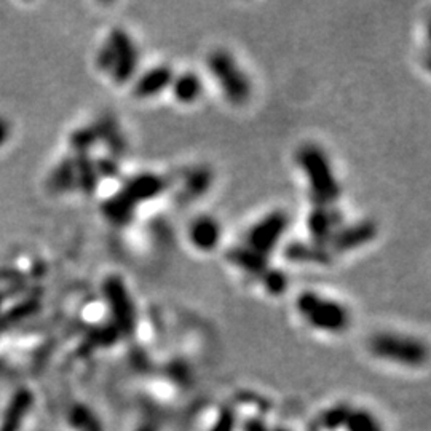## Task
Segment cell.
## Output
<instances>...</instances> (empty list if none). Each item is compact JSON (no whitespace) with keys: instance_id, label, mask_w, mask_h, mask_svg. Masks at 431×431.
Here are the masks:
<instances>
[{"instance_id":"1","label":"cell","mask_w":431,"mask_h":431,"mask_svg":"<svg viewBox=\"0 0 431 431\" xmlns=\"http://www.w3.org/2000/svg\"><path fill=\"white\" fill-rule=\"evenodd\" d=\"M298 312L308 326L327 334L344 332L350 324V313L337 300L318 293H302Z\"/></svg>"},{"instance_id":"2","label":"cell","mask_w":431,"mask_h":431,"mask_svg":"<svg viewBox=\"0 0 431 431\" xmlns=\"http://www.w3.org/2000/svg\"><path fill=\"white\" fill-rule=\"evenodd\" d=\"M369 350L383 361L420 368L427 363L428 349L422 340L396 332H378L369 342Z\"/></svg>"},{"instance_id":"3","label":"cell","mask_w":431,"mask_h":431,"mask_svg":"<svg viewBox=\"0 0 431 431\" xmlns=\"http://www.w3.org/2000/svg\"><path fill=\"white\" fill-rule=\"evenodd\" d=\"M299 165L308 178V185H310L315 200L320 204L336 200L339 185L324 152H321L317 147H305L299 153Z\"/></svg>"},{"instance_id":"4","label":"cell","mask_w":431,"mask_h":431,"mask_svg":"<svg viewBox=\"0 0 431 431\" xmlns=\"http://www.w3.org/2000/svg\"><path fill=\"white\" fill-rule=\"evenodd\" d=\"M209 70L230 101L238 102L248 98L249 82L230 55L222 53V51H216L211 55Z\"/></svg>"},{"instance_id":"5","label":"cell","mask_w":431,"mask_h":431,"mask_svg":"<svg viewBox=\"0 0 431 431\" xmlns=\"http://www.w3.org/2000/svg\"><path fill=\"white\" fill-rule=\"evenodd\" d=\"M136 51L126 34H115L102 51V62L112 70L115 79L126 80L136 66Z\"/></svg>"},{"instance_id":"6","label":"cell","mask_w":431,"mask_h":431,"mask_svg":"<svg viewBox=\"0 0 431 431\" xmlns=\"http://www.w3.org/2000/svg\"><path fill=\"white\" fill-rule=\"evenodd\" d=\"M285 229L286 216L275 213L263 217L261 222L254 225V229H251L246 240V249L262 259L263 254L267 256V253L276 246L281 235L285 234Z\"/></svg>"},{"instance_id":"7","label":"cell","mask_w":431,"mask_h":431,"mask_svg":"<svg viewBox=\"0 0 431 431\" xmlns=\"http://www.w3.org/2000/svg\"><path fill=\"white\" fill-rule=\"evenodd\" d=\"M107 299L114 310L115 323L120 327V331L131 334L134 329V323H136V320H134V308L130 302V298H128L126 293H124V288L115 280H111V283H109Z\"/></svg>"},{"instance_id":"8","label":"cell","mask_w":431,"mask_h":431,"mask_svg":"<svg viewBox=\"0 0 431 431\" xmlns=\"http://www.w3.org/2000/svg\"><path fill=\"white\" fill-rule=\"evenodd\" d=\"M32 403H34V396H32L28 388L18 390L16 393L13 395L9 408L5 410L0 431H19V428L23 425V420L32 408Z\"/></svg>"},{"instance_id":"9","label":"cell","mask_w":431,"mask_h":431,"mask_svg":"<svg viewBox=\"0 0 431 431\" xmlns=\"http://www.w3.org/2000/svg\"><path fill=\"white\" fill-rule=\"evenodd\" d=\"M219 236H221V229L217 222L209 217H200L190 229L192 243L202 251L213 249L219 241Z\"/></svg>"},{"instance_id":"10","label":"cell","mask_w":431,"mask_h":431,"mask_svg":"<svg viewBox=\"0 0 431 431\" xmlns=\"http://www.w3.org/2000/svg\"><path fill=\"white\" fill-rule=\"evenodd\" d=\"M67 420L70 427L79 431H102L99 419L85 404H75L70 408Z\"/></svg>"},{"instance_id":"11","label":"cell","mask_w":431,"mask_h":431,"mask_svg":"<svg viewBox=\"0 0 431 431\" xmlns=\"http://www.w3.org/2000/svg\"><path fill=\"white\" fill-rule=\"evenodd\" d=\"M171 82V72L166 67H158L149 70L141 82L138 83V94L139 96H153L158 92H162V88L170 85Z\"/></svg>"},{"instance_id":"12","label":"cell","mask_w":431,"mask_h":431,"mask_svg":"<svg viewBox=\"0 0 431 431\" xmlns=\"http://www.w3.org/2000/svg\"><path fill=\"white\" fill-rule=\"evenodd\" d=\"M353 408L349 406L347 403H339L334 404V406L327 408L326 410L320 414L318 420H317V427L323 428L326 431H337L340 428H344L347 417H349L350 410Z\"/></svg>"},{"instance_id":"13","label":"cell","mask_w":431,"mask_h":431,"mask_svg":"<svg viewBox=\"0 0 431 431\" xmlns=\"http://www.w3.org/2000/svg\"><path fill=\"white\" fill-rule=\"evenodd\" d=\"M345 431H383L382 423L368 409H351L344 425Z\"/></svg>"},{"instance_id":"14","label":"cell","mask_w":431,"mask_h":431,"mask_svg":"<svg viewBox=\"0 0 431 431\" xmlns=\"http://www.w3.org/2000/svg\"><path fill=\"white\" fill-rule=\"evenodd\" d=\"M202 93V83L195 75L185 74L175 82V94L179 101L192 102Z\"/></svg>"},{"instance_id":"15","label":"cell","mask_w":431,"mask_h":431,"mask_svg":"<svg viewBox=\"0 0 431 431\" xmlns=\"http://www.w3.org/2000/svg\"><path fill=\"white\" fill-rule=\"evenodd\" d=\"M332 225H334V219H332L331 213L318 211V213H315L312 216L310 229H312L315 236H318V238L326 236L332 230Z\"/></svg>"},{"instance_id":"16","label":"cell","mask_w":431,"mask_h":431,"mask_svg":"<svg viewBox=\"0 0 431 431\" xmlns=\"http://www.w3.org/2000/svg\"><path fill=\"white\" fill-rule=\"evenodd\" d=\"M238 420L236 414L231 408H224L221 413L217 414L216 420L208 431H236Z\"/></svg>"},{"instance_id":"17","label":"cell","mask_w":431,"mask_h":431,"mask_svg":"<svg viewBox=\"0 0 431 431\" xmlns=\"http://www.w3.org/2000/svg\"><path fill=\"white\" fill-rule=\"evenodd\" d=\"M241 431H270L267 422L261 419V417H249L244 420Z\"/></svg>"},{"instance_id":"18","label":"cell","mask_w":431,"mask_h":431,"mask_svg":"<svg viewBox=\"0 0 431 431\" xmlns=\"http://www.w3.org/2000/svg\"><path fill=\"white\" fill-rule=\"evenodd\" d=\"M267 288L270 289V291H273V293H281L283 291V288L286 286V280H285V276H283L281 273H272L267 278Z\"/></svg>"},{"instance_id":"19","label":"cell","mask_w":431,"mask_h":431,"mask_svg":"<svg viewBox=\"0 0 431 431\" xmlns=\"http://www.w3.org/2000/svg\"><path fill=\"white\" fill-rule=\"evenodd\" d=\"M134 431H158V427L156 422H151V420H146L141 423V425L134 430Z\"/></svg>"},{"instance_id":"20","label":"cell","mask_w":431,"mask_h":431,"mask_svg":"<svg viewBox=\"0 0 431 431\" xmlns=\"http://www.w3.org/2000/svg\"><path fill=\"white\" fill-rule=\"evenodd\" d=\"M6 136H9V128H6L5 121L2 119H0V146H2L5 143Z\"/></svg>"},{"instance_id":"21","label":"cell","mask_w":431,"mask_h":431,"mask_svg":"<svg viewBox=\"0 0 431 431\" xmlns=\"http://www.w3.org/2000/svg\"><path fill=\"white\" fill-rule=\"evenodd\" d=\"M270 431H291L286 427H275V428H270Z\"/></svg>"}]
</instances>
